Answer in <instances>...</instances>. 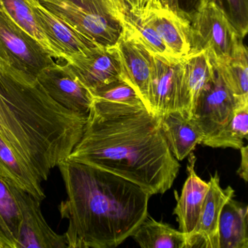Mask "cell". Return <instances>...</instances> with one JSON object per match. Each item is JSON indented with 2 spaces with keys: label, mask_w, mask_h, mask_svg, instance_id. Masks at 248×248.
<instances>
[{
  "label": "cell",
  "mask_w": 248,
  "mask_h": 248,
  "mask_svg": "<svg viewBox=\"0 0 248 248\" xmlns=\"http://www.w3.org/2000/svg\"><path fill=\"white\" fill-rule=\"evenodd\" d=\"M213 65V75L197 98L191 117L204 134V140L220 131L239 108L218 69Z\"/></svg>",
  "instance_id": "7"
},
{
  "label": "cell",
  "mask_w": 248,
  "mask_h": 248,
  "mask_svg": "<svg viewBox=\"0 0 248 248\" xmlns=\"http://www.w3.org/2000/svg\"><path fill=\"white\" fill-rule=\"evenodd\" d=\"M58 167L67 194L59 206L69 222L67 248H115L149 216L152 195L137 184L70 159Z\"/></svg>",
  "instance_id": "2"
},
{
  "label": "cell",
  "mask_w": 248,
  "mask_h": 248,
  "mask_svg": "<svg viewBox=\"0 0 248 248\" xmlns=\"http://www.w3.org/2000/svg\"><path fill=\"white\" fill-rule=\"evenodd\" d=\"M209 188L202 207L198 223L189 239V248L202 247L219 248L218 223L223 206L233 198L234 190L231 186L223 188L216 172L210 175Z\"/></svg>",
  "instance_id": "13"
},
{
  "label": "cell",
  "mask_w": 248,
  "mask_h": 248,
  "mask_svg": "<svg viewBox=\"0 0 248 248\" xmlns=\"http://www.w3.org/2000/svg\"><path fill=\"white\" fill-rule=\"evenodd\" d=\"M130 9L156 31L175 59L181 60L189 54L190 23L187 20L162 5L159 0H152L143 7Z\"/></svg>",
  "instance_id": "9"
},
{
  "label": "cell",
  "mask_w": 248,
  "mask_h": 248,
  "mask_svg": "<svg viewBox=\"0 0 248 248\" xmlns=\"http://www.w3.org/2000/svg\"><path fill=\"white\" fill-rule=\"evenodd\" d=\"M114 47L121 63V78L134 88L149 111L148 93L155 56L124 27Z\"/></svg>",
  "instance_id": "11"
},
{
  "label": "cell",
  "mask_w": 248,
  "mask_h": 248,
  "mask_svg": "<svg viewBox=\"0 0 248 248\" xmlns=\"http://www.w3.org/2000/svg\"><path fill=\"white\" fill-rule=\"evenodd\" d=\"M248 206L231 198L219 219V248H248Z\"/></svg>",
  "instance_id": "20"
},
{
  "label": "cell",
  "mask_w": 248,
  "mask_h": 248,
  "mask_svg": "<svg viewBox=\"0 0 248 248\" xmlns=\"http://www.w3.org/2000/svg\"><path fill=\"white\" fill-rule=\"evenodd\" d=\"M239 150L241 152V163L236 173L247 183L248 181V146L244 145Z\"/></svg>",
  "instance_id": "29"
},
{
  "label": "cell",
  "mask_w": 248,
  "mask_h": 248,
  "mask_svg": "<svg viewBox=\"0 0 248 248\" xmlns=\"http://www.w3.org/2000/svg\"><path fill=\"white\" fill-rule=\"evenodd\" d=\"M56 16L100 46L116 45L124 28L123 0H37Z\"/></svg>",
  "instance_id": "4"
},
{
  "label": "cell",
  "mask_w": 248,
  "mask_h": 248,
  "mask_svg": "<svg viewBox=\"0 0 248 248\" xmlns=\"http://www.w3.org/2000/svg\"><path fill=\"white\" fill-rule=\"evenodd\" d=\"M213 73V63L205 52L189 53L181 59L182 111L191 118L197 98Z\"/></svg>",
  "instance_id": "18"
},
{
  "label": "cell",
  "mask_w": 248,
  "mask_h": 248,
  "mask_svg": "<svg viewBox=\"0 0 248 248\" xmlns=\"http://www.w3.org/2000/svg\"><path fill=\"white\" fill-rule=\"evenodd\" d=\"M131 236L142 248H189L186 234L149 216Z\"/></svg>",
  "instance_id": "22"
},
{
  "label": "cell",
  "mask_w": 248,
  "mask_h": 248,
  "mask_svg": "<svg viewBox=\"0 0 248 248\" xmlns=\"http://www.w3.org/2000/svg\"><path fill=\"white\" fill-rule=\"evenodd\" d=\"M91 93L93 98L109 102L136 107L144 106L134 88L122 78L111 81L109 83L91 91Z\"/></svg>",
  "instance_id": "26"
},
{
  "label": "cell",
  "mask_w": 248,
  "mask_h": 248,
  "mask_svg": "<svg viewBox=\"0 0 248 248\" xmlns=\"http://www.w3.org/2000/svg\"><path fill=\"white\" fill-rule=\"evenodd\" d=\"M0 8L56 62H69V58L52 43L40 27L29 0H0Z\"/></svg>",
  "instance_id": "19"
},
{
  "label": "cell",
  "mask_w": 248,
  "mask_h": 248,
  "mask_svg": "<svg viewBox=\"0 0 248 248\" xmlns=\"http://www.w3.org/2000/svg\"><path fill=\"white\" fill-rule=\"evenodd\" d=\"M0 175L11 186L18 187L43 202L46 198L42 181L14 151L0 139Z\"/></svg>",
  "instance_id": "21"
},
{
  "label": "cell",
  "mask_w": 248,
  "mask_h": 248,
  "mask_svg": "<svg viewBox=\"0 0 248 248\" xmlns=\"http://www.w3.org/2000/svg\"><path fill=\"white\" fill-rule=\"evenodd\" d=\"M0 70L2 71V72H8L6 66L4 64L3 62L1 59H0Z\"/></svg>",
  "instance_id": "32"
},
{
  "label": "cell",
  "mask_w": 248,
  "mask_h": 248,
  "mask_svg": "<svg viewBox=\"0 0 248 248\" xmlns=\"http://www.w3.org/2000/svg\"><path fill=\"white\" fill-rule=\"evenodd\" d=\"M150 1H152V0H137V5H136V8H140V7H143V5H146V3L150 2Z\"/></svg>",
  "instance_id": "31"
},
{
  "label": "cell",
  "mask_w": 248,
  "mask_h": 248,
  "mask_svg": "<svg viewBox=\"0 0 248 248\" xmlns=\"http://www.w3.org/2000/svg\"><path fill=\"white\" fill-rule=\"evenodd\" d=\"M49 96L69 111L88 115L93 97L67 63H53L36 76Z\"/></svg>",
  "instance_id": "8"
},
{
  "label": "cell",
  "mask_w": 248,
  "mask_h": 248,
  "mask_svg": "<svg viewBox=\"0 0 248 248\" xmlns=\"http://www.w3.org/2000/svg\"><path fill=\"white\" fill-rule=\"evenodd\" d=\"M248 50L243 43L233 56L221 64L216 65L225 85L234 98L238 107L248 105Z\"/></svg>",
  "instance_id": "23"
},
{
  "label": "cell",
  "mask_w": 248,
  "mask_h": 248,
  "mask_svg": "<svg viewBox=\"0 0 248 248\" xmlns=\"http://www.w3.org/2000/svg\"><path fill=\"white\" fill-rule=\"evenodd\" d=\"M67 63L91 92L122 77L121 63L114 46H101L85 56L72 57Z\"/></svg>",
  "instance_id": "15"
},
{
  "label": "cell",
  "mask_w": 248,
  "mask_h": 248,
  "mask_svg": "<svg viewBox=\"0 0 248 248\" xmlns=\"http://www.w3.org/2000/svg\"><path fill=\"white\" fill-rule=\"evenodd\" d=\"M159 2L172 10L175 14L187 20L192 21L196 14L210 0H159Z\"/></svg>",
  "instance_id": "28"
},
{
  "label": "cell",
  "mask_w": 248,
  "mask_h": 248,
  "mask_svg": "<svg viewBox=\"0 0 248 248\" xmlns=\"http://www.w3.org/2000/svg\"><path fill=\"white\" fill-rule=\"evenodd\" d=\"M36 18L52 43L68 58L85 56L98 47V43L56 16L37 0H29Z\"/></svg>",
  "instance_id": "14"
},
{
  "label": "cell",
  "mask_w": 248,
  "mask_h": 248,
  "mask_svg": "<svg viewBox=\"0 0 248 248\" xmlns=\"http://www.w3.org/2000/svg\"><path fill=\"white\" fill-rule=\"evenodd\" d=\"M125 2L126 5L130 8H136L137 5V0H123Z\"/></svg>",
  "instance_id": "30"
},
{
  "label": "cell",
  "mask_w": 248,
  "mask_h": 248,
  "mask_svg": "<svg viewBox=\"0 0 248 248\" xmlns=\"http://www.w3.org/2000/svg\"><path fill=\"white\" fill-rule=\"evenodd\" d=\"M13 187L22 218L17 248H67L64 234H59L47 224L42 213V202L30 193Z\"/></svg>",
  "instance_id": "10"
},
{
  "label": "cell",
  "mask_w": 248,
  "mask_h": 248,
  "mask_svg": "<svg viewBox=\"0 0 248 248\" xmlns=\"http://www.w3.org/2000/svg\"><path fill=\"white\" fill-rule=\"evenodd\" d=\"M0 248H2V245H0Z\"/></svg>",
  "instance_id": "33"
},
{
  "label": "cell",
  "mask_w": 248,
  "mask_h": 248,
  "mask_svg": "<svg viewBox=\"0 0 248 248\" xmlns=\"http://www.w3.org/2000/svg\"><path fill=\"white\" fill-rule=\"evenodd\" d=\"M68 159L128 180L151 195L165 194L179 172L159 117L144 106L93 98L80 140Z\"/></svg>",
  "instance_id": "1"
},
{
  "label": "cell",
  "mask_w": 248,
  "mask_h": 248,
  "mask_svg": "<svg viewBox=\"0 0 248 248\" xmlns=\"http://www.w3.org/2000/svg\"><path fill=\"white\" fill-rule=\"evenodd\" d=\"M223 12L242 38L248 30V0H210Z\"/></svg>",
  "instance_id": "27"
},
{
  "label": "cell",
  "mask_w": 248,
  "mask_h": 248,
  "mask_svg": "<svg viewBox=\"0 0 248 248\" xmlns=\"http://www.w3.org/2000/svg\"><path fill=\"white\" fill-rule=\"evenodd\" d=\"M87 118L52 99L37 78L0 70V139L42 182L69 157Z\"/></svg>",
  "instance_id": "3"
},
{
  "label": "cell",
  "mask_w": 248,
  "mask_h": 248,
  "mask_svg": "<svg viewBox=\"0 0 248 248\" xmlns=\"http://www.w3.org/2000/svg\"><path fill=\"white\" fill-rule=\"evenodd\" d=\"M21 220L14 187L0 175V245L2 248H17Z\"/></svg>",
  "instance_id": "24"
},
{
  "label": "cell",
  "mask_w": 248,
  "mask_h": 248,
  "mask_svg": "<svg viewBox=\"0 0 248 248\" xmlns=\"http://www.w3.org/2000/svg\"><path fill=\"white\" fill-rule=\"evenodd\" d=\"M0 59L8 75L36 78L56 61L27 33L14 24L0 8Z\"/></svg>",
  "instance_id": "6"
},
{
  "label": "cell",
  "mask_w": 248,
  "mask_h": 248,
  "mask_svg": "<svg viewBox=\"0 0 248 248\" xmlns=\"http://www.w3.org/2000/svg\"><path fill=\"white\" fill-rule=\"evenodd\" d=\"M149 111L157 117L182 111L181 60L170 62L155 56L149 93Z\"/></svg>",
  "instance_id": "12"
},
{
  "label": "cell",
  "mask_w": 248,
  "mask_h": 248,
  "mask_svg": "<svg viewBox=\"0 0 248 248\" xmlns=\"http://www.w3.org/2000/svg\"><path fill=\"white\" fill-rule=\"evenodd\" d=\"M159 122L170 151L178 161L187 157L204 140L201 129L185 111L168 113L159 117Z\"/></svg>",
  "instance_id": "17"
},
{
  "label": "cell",
  "mask_w": 248,
  "mask_h": 248,
  "mask_svg": "<svg viewBox=\"0 0 248 248\" xmlns=\"http://www.w3.org/2000/svg\"><path fill=\"white\" fill-rule=\"evenodd\" d=\"M190 53L205 52L215 64L229 60L243 43V38L213 2L206 3L190 22Z\"/></svg>",
  "instance_id": "5"
},
{
  "label": "cell",
  "mask_w": 248,
  "mask_h": 248,
  "mask_svg": "<svg viewBox=\"0 0 248 248\" xmlns=\"http://www.w3.org/2000/svg\"><path fill=\"white\" fill-rule=\"evenodd\" d=\"M186 180L183 186L181 195L175 193L177 203L173 210L179 224V230L186 234L188 239L192 236L198 223L202 207L209 188L208 182L198 176L195 170L197 158L193 152L188 155Z\"/></svg>",
  "instance_id": "16"
},
{
  "label": "cell",
  "mask_w": 248,
  "mask_h": 248,
  "mask_svg": "<svg viewBox=\"0 0 248 248\" xmlns=\"http://www.w3.org/2000/svg\"><path fill=\"white\" fill-rule=\"evenodd\" d=\"M248 138V105L235 109L230 121L216 135L201 144L212 148L240 149Z\"/></svg>",
  "instance_id": "25"
}]
</instances>
